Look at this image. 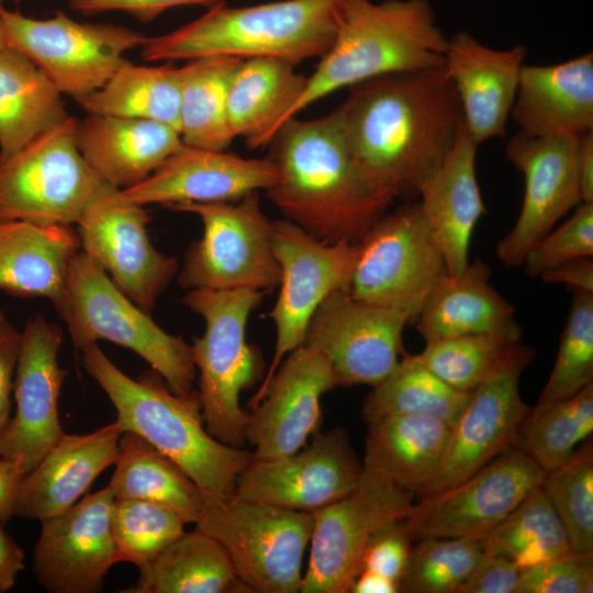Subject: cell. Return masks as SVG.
<instances>
[{
	"label": "cell",
	"instance_id": "cell-25",
	"mask_svg": "<svg viewBox=\"0 0 593 593\" xmlns=\"http://www.w3.org/2000/svg\"><path fill=\"white\" fill-rule=\"evenodd\" d=\"M525 57L522 45L495 49L468 32L449 38L444 68L456 90L465 128L475 144L505 136Z\"/></svg>",
	"mask_w": 593,
	"mask_h": 593
},
{
	"label": "cell",
	"instance_id": "cell-4",
	"mask_svg": "<svg viewBox=\"0 0 593 593\" xmlns=\"http://www.w3.org/2000/svg\"><path fill=\"white\" fill-rule=\"evenodd\" d=\"M448 41L427 0H340L334 40L278 128L343 88L444 67Z\"/></svg>",
	"mask_w": 593,
	"mask_h": 593
},
{
	"label": "cell",
	"instance_id": "cell-27",
	"mask_svg": "<svg viewBox=\"0 0 593 593\" xmlns=\"http://www.w3.org/2000/svg\"><path fill=\"white\" fill-rule=\"evenodd\" d=\"M511 116L538 137L593 131L592 52L555 65H524Z\"/></svg>",
	"mask_w": 593,
	"mask_h": 593
},
{
	"label": "cell",
	"instance_id": "cell-14",
	"mask_svg": "<svg viewBox=\"0 0 593 593\" xmlns=\"http://www.w3.org/2000/svg\"><path fill=\"white\" fill-rule=\"evenodd\" d=\"M271 243L280 269L279 295L268 313L276 345L255 394L264 390L286 356L303 344L320 304L335 291H348L359 253L358 243H324L286 219L272 221Z\"/></svg>",
	"mask_w": 593,
	"mask_h": 593
},
{
	"label": "cell",
	"instance_id": "cell-6",
	"mask_svg": "<svg viewBox=\"0 0 593 593\" xmlns=\"http://www.w3.org/2000/svg\"><path fill=\"white\" fill-rule=\"evenodd\" d=\"M266 291L193 289L182 303L204 320L203 334L193 340L191 356L199 372L198 396L206 430L215 439L243 448L249 412L240 406L242 391L262 380L264 361L247 343L250 313Z\"/></svg>",
	"mask_w": 593,
	"mask_h": 593
},
{
	"label": "cell",
	"instance_id": "cell-28",
	"mask_svg": "<svg viewBox=\"0 0 593 593\" xmlns=\"http://www.w3.org/2000/svg\"><path fill=\"white\" fill-rule=\"evenodd\" d=\"M478 146L462 125L448 156L417 194L424 220L451 275L468 266L470 239L485 213L475 170Z\"/></svg>",
	"mask_w": 593,
	"mask_h": 593
},
{
	"label": "cell",
	"instance_id": "cell-48",
	"mask_svg": "<svg viewBox=\"0 0 593 593\" xmlns=\"http://www.w3.org/2000/svg\"><path fill=\"white\" fill-rule=\"evenodd\" d=\"M593 552L569 550L522 569L515 593H592Z\"/></svg>",
	"mask_w": 593,
	"mask_h": 593
},
{
	"label": "cell",
	"instance_id": "cell-32",
	"mask_svg": "<svg viewBox=\"0 0 593 593\" xmlns=\"http://www.w3.org/2000/svg\"><path fill=\"white\" fill-rule=\"evenodd\" d=\"M306 76L278 58L243 59L227 89L226 113L234 136L249 149L268 145L286 113L304 90Z\"/></svg>",
	"mask_w": 593,
	"mask_h": 593
},
{
	"label": "cell",
	"instance_id": "cell-11",
	"mask_svg": "<svg viewBox=\"0 0 593 593\" xmlns=\"http://www.w3.org/2000/svg\"><path fill=\"white\" fill-rule=\"evenodd\" d=\"M4 43L27 57L61 94L75 100L100 89L147 36L130 27L79 22L59 11L34 19L0 0Z\"/></svg>",
	"mask_w": 593,
	"mask_h": 593
},
{
	"label": "cell",
	"instance_id": "cell-55",
	"mask_svg": "<svg viewBox=\"0 0 593 593\" xmlns=\"http://www.w3.org/2000/svg\"><path fill=\"white\" fill-rule=\"evenodd\" d=\"M24 569V551L0 525V593L9 591Z\"/></svg>",
	"mask_w": 593,
	"mask_h": 593
},
{
	"label": "cell",
	"instance_id": "cell-43",
	"mask_svg": "<svg viewBox=\"0 0 593 593\" xmlns=\"http://www.w3.org/2000/svg\"><path fill=\"white\" fill-rule=\"evenodd\" d=\"M540 488L559 516L571 548L593 552L592 437L564 465L546 473Z\"/></svg>",
	"mask_w": 593,
	"mask_h": 593
},
{
	"label": "cell",
	"instance_id": "cell-34",
	"mask_svg": "<svg viewBox=\"0 0 593 593\" xmlns=\"http://www.w3.org/2000/svg\"><path fill=\"white\" fill-rule=\"evenodd\" d=\"M70 115L61 93L27 57L0 48V158L22 149Z\"/></svg>",
	"mask_w": 593,
	"mask_h": 593
},
{
	"label": "cell",
	"instance_id": "cell-20",
	"mask_svg": "<svg viewBox=\"0 0 593 593\" xmlns=\"http://www.w3.org/2000/svg\"><path fill=\"white\" fill-rule=\"evenodd\" d=\"M61 344L59 325L41 314L26 321L13 384L15 413L0 434V457L19 459L25 474L65 435L58 414L67 376L58 362Z\"/></svg>",
	"mask_w": 593,
	"mask_h": 593
},
{
	"label": "cell",
	"instance_id": "cell-21",
	"mask_svg": "<svg viewBox=\"0 0 593 593\" xmlns=\"http://www.w3.org/2000/svg\"><path fill=\"white\" fill-rule=\"evenodd\" d=\"M116 191L96 203L77 224L81 250L150 314L178 273V261L152 244L147 232L150 215L145 206L116 200Z\"/></svg>",
	"mask_w": 593,
	"mask_h": 593
},
{
	"label": "cell",
	"instance_id": "cell-7",
	"mask_svg": "<svg viewBox=\"0 0 593 593\" xmlns=\"http://www.w3.org/2000/svg\"><path fill=\"white\" fill-rule=\"evenodd\" d=\"M55 310L76 348L111 342L146 360L175 393L194 391L191 346L164 331L82 250L68 267L64 296Z\"/></svg>",
	"mask_w": 593,
	"mask_h": 593
},
{
	"label": "cell",
	"instance_id": "cell-5",
	"mask_svg": "<svg viewBox=\"0 0 593 593\" xmlns=\"http://www.w3.org/2000/svg\"><path fill=\"white\" fill-rule=\"evenodd\" d=\"M340 0H282L231 8L219 2L198 19L141 46L146 61L209 56L271 57L294 66L322 57L337 26Z\"/></svg>",
	"mask_w": 593,
	"mask_h": 593
},
{
	"label": "cell",
	"instance_id": "cell-24",
	"mask_svg": "<svg viewBox=\"0 0 593 593\" xmlns=\"http://www.w3.org/2000/svg\"><path fill=\"white\" fill-rule=\"evenodd\" d=\"M278 178L273 163L182 144L148 178L118 190L115 199L142 206L236 201Z\"/></svg>",
	"mask_w": 593,
	"mask_h": 593
},
{
	"label": "cell",
	"instance_id": "cell-42",
	"mask_svg": "<svg viewBox=\"0 0 593 593\" xmlns=\"http://www.w3.org/2000/svg\"><path fill=\"white\" fill-rule=\"evenodd\" d=\"M418 540L412 547L399 593H457L484 555L481 538Z\"/></svg>",
	"mask_w": 593,
	"mask_h": 593
},
{
	"label": "cell",
	"instance_id": "cell-29",
	"mask_svg": "<svg viewBox=\"0 0 593 593\" xmlns=\"http://www.w3.org/2000/svg\"><path fill=\"white\" fill-rule=\"evenodd\" d=\"M182 144L176 128L156 121L93 113L77 121L85 160L119 190L148 178Z\"/></svg>",
	"mask_w": 593,
	"mask_h": 593
},
{
	"label": "cell",
	"instance_id": "cell-37",
	"mask_svg": "<svg viewBox=\"0 0 593 593\" xmlns=\"http://www.w3.org/2000/svg\"><path fill=\"white\" fill-rule=\"evenodd\" d=\"M75 101L87 113L156 121L179 132V67L125 59L100 89Z\"/></svg>",
	"mask_w": 593,
	"mask_h": 593
},
{
	"label": "cell",
	"instance_id": "cell-40",
	"mask_svg": "<svg viewBox=\"0 0 593 593\" xmlns=\"http://www.w3.org/2000/svg\"><path fill=\"white\" fill-rule=\"evenodd\" d=\"M592 433L593 383H590L570 398L530 407L512 447L548 473L564 465Z\"/></svg>",
	"mask_w": 593,
	"mask_h": 593
},
{
	"label": "cell",
	"instance_id": "cell-15",
	"mask_svg": "<svg viewBox=\"0 0 593 593\" xmlns=\"http://www.w3.org/2000/svg\"><path fill=\"white\" fill-rule=\"evenodd\" d=\"M535 354L534 348L521 342L513 344L472 391L451 427L438 467L417 492L415 501L462 482L512 447L515 434L530 410L522 399L519 380Z\"/></svg>",
	"mask_w": 593,
	"mask_h": 593
},
{
	"label": "cell",
	"instance_id": "cell-31",
	"mask_svg": "<svg viewBox=\"0 0 593 593\" xmlns=\"http://www.w3.org/2000/svg\"><path fill=\"white\" fill-rule=\"evenodd\" d=\"M81 250L72 226L0 219V290L20 298L41 296L56 307L68 267Z\"/></svg>",
	"mask_w": 593,
	"mask_h": 593
},
{
	"label": "cell",
	"instance_id": "cell-26",
	"mask_svg": "<svg viewBox=\"0 0 593 593\" xmlns=\"http://www.w3.org/2000/svg\"><path fill=\"white\" fill-rule=\"evenodd\" d=\"M123 432L115 421L88 434L65 433L24 475L14 515L43 522L75 505L97 477L115 463Z\"/></svg>",
	"mask_w": 593,
	"mask_h": 593
},
{
	"label": "cell",
	"instance_id": "cell-2",
	"mask_svg": "<svg viewBox=\"0 0 593 593\" xmlns=\"http://www.w3.org/2000/svg\"><path fill=\"white\" fill-rule=\"evenodd\" d=\"M278 178L265 190L283 219L324 243H358L394 200L357 170L336 111L286 121L268 143Z\"/></svg>",
	"mask_w": 593,
	"mask_h": 593
},
{
	"label": "cell",
	"instance_id": "cell-57",
	"mask_svg": "<svg viewBox=\"0 0 593 593\" xmlns=\"http://www.w3.org/2000/svg\"><path fill=\"white\" fill-rule=\"evenodd\" d=\"M350 593H399V585L371 571H360L356 577Z\"/></svg>",
	"mask_w": 593,
	"mask_h": 593
},
{
	"label": "cell",
	"instance_id": "cell-38",
	"mask_svg": "<svg viewBox=\"0 0 593 593\" xmlns=\"http://www.w3.org/2000/svg\"><path fill=\"white\" fill-rule=\"evenodd\" d=\"M242 60L209 56L188 60L179 67V133L183 144L226 150L233 142L226 99L231 76Z\"/></svg>",
	"mask_w": 593,
	"mask_h": 593
},
{
	"label": "cell",
	"instance_id": "cell-30",
	"mask_svg": "<svg viewBox=\"0 0 593 593\" xmlns=\"http://www.w3.org/2000/svg\"><path fill=\"white\" fill-rule=\"evenodd\" d=\"M490 267L477 260L437 281L415 320L425 342L471 334L522 339L515 310L490 283Z\"/></svg>",
	"mask_w": 593,
	"mask_h": 593
},
{
	"label": "cell",
	"instance_id": "cell-47",
	"mask_svg": "<svg viewBox=\"0 0 593 593\" xmlns=\"http://www.w3.org/2000/svg\"><path fill=\"white\" fill-rule=\"evenodd\" d=\"M592 256L593 203H580L571 217L526 251L521 266L529 278H539L567 261Z\"/></svg>",
	"mask_w": 593,
	"mask_h": 593
},
{
	"label": "cell",
	"instance_id": "cell-23",
	"mask_svg": "<svg viewBox=\"0 0 593 593\" xmlns=\"http://www.w3.org/2000/svg\"><path fill=\"white\" fill-rule=\"evenodd\" d=\"M114 501L105 486L85 495L64 513L41 522L33 569L46 591H102L107 572L118 563L111 523Z\"/></svg>",
	"mask_w": 593,
	"mask_h": 593
},
{
	"label": "cell",
	"instance_id": "cell-16",
	"mask_svg": "<svg viewBox=\"0 0 593 593\" xmlns=\"http://www.w3.org/2000/svg\"><path fill=\"white\" fill-rule=\"evenodd\" d=\"M410 322L398 310L331 293L313 314L303 344L328 362L336 387L378 385L398 366Z\"/></svg>",
	"mask_w": 593,
	"mask_h": 593
},
{
	"label": "cell",
	"instance_id": "cell-8",
	"mask_svg": "<svg viewBox=\"0 0 593 593\" xmlns=\"http://www.w3.org/2000/svg\"><path fill=\"white\" fill-rule=\"evenodd\" d=\"M69 116L10 157L0 158V219L77 225L101 199L119 190L85 160Z\"/></svg>",
	"mask_w": 593,
	"mask_h": 593
},
{
	"label": "cell",
	"instance_id": "cell-56",
	"mask_svg": "<svg viewBox=\"0 0 593 593\" xmlns=\"http://www.w3.org/2000/svg\"><path fill=\"white\" fill-rule=\"evenodd\" d=\"M578 178L582 203H593V131L581 136Z\"/></svg>",
	"mask_w": 593,
	"mask_h": 593
},
{
	"label": "cell",
	"instance_id": "cell-1",
	"mask_svg": "<svg viewBox=\"0 0 593 593\" xmlns=\"http://www.w3.org/2000/svg\"><path fill=\"white\" fill-rule=\"evenodd\" d=\"M349 89L335 111L357 170L393 200L417 198L463 125L445 68L385 75Z\"/></svg>",
	"mask_w": 593,
	"mask_h": 593
},
{
	"label": "cell",
	"instance_id": "cell-41",
	"mask_svg": "<svg viewBox=\"0 0 593 593\" xmlns=\"http://www.w3.org/2000/svg\"><path fill=\"white\" fill-rule=\"evenodd\" d=\"M481 540L485 552L504 556L522 569L572 549L564 527L540 485Z\"/></svg>",
	"mask_w": 593,
	"mask_h": 593
},
{
	"label": "cell",
	"instance_id": "cell-35",
	"mask_svg": "<svg viewBox=\"0 0 593 593\" xmlns=\"http://www.w3.org/2000/svg\"><path fill=\"white\" fill-rule=\"evenodd\" d=\"M126 593H250L223 547L195 528L182 533L142 566Z\"/></svg>",
	"mask_w": 593,
	"mask_h": 593
},
{
	"label": "cell",
	"instance_id": "cell-33",
	"mask_svg": "<svg viewBox=\"0 0 593 593\" xmlns=\"http://www.w3.org/2000/svg\"><path fill=\"white\" fill-rule=\"evenodd\" d=\"M451 427L423 415H391L368 425L362 467L414 495L428 482L446 449Z\"/></svg>",
	"mask_w": 593,
	"mask_h": 593
},
{
	"label": "cell",
	"instance_id": "cell-12",
	"mask_svg": "<svg viewBox=\"0 0 593 593\" xmlns=\"http://www.w3.org/2000/svg\"><path fill=\"white\" fill-rule=\"evenodd\" d=\"M349 294L416 320L437 281L447 272L444 256L417 201L383 214L358 242Z\"/></svg>",
	"mask_w": 593,
	"mask_h": 593
},
{
	"label": "cell",
	"instance_id": "cell-19",
	"mask_svg": "<svg viewBox=\"0 0 593 593\" xmlns=\"http://www.w3.org/2000/svg\"><path fill=\"white\" fill-rule=\"evenodd\" d=\"M581 136L538 137L518 131L506 145L507 159L524 176V197L511 231L495 253L518 267L526 251L581 202L578 154Z\"/></svg>",
	"mask_w": 593,
	"mask_h": 593
},
{
	"label": "cell",
	"instance_id": "cell-52",
	"mask_svg": "<svg viewBox=\"0 0 593 593\" xmlns=\"http://www.w3.org/2000/svg\"><path fill=\"white\" fill-rule=\"evenodd\" d=\"M19 331L0 309V434L10 419L11 395L21 350Z\"/></svg>",
	"mask_w": 593,
	"mask_h": 593
},
{
	"label": "cell",
	"instance_id": "cell-36",
	"mask_svg": "<svg viewBox=\"0 0 593 593\" xmlns=\"http://www.w3.org/2000/svg\"><path fill=\"white\" fill-rule=\"evenodd\" d=\"M113 475L107 485L115 500L163 504L195 524L205 504L199 486L171 459L137 434L124 430Z\"/></svg>",
	"mask_w": 593,
	"mask_h": 593
},
{
	"label": "cell",
	"instance_id": "cell-44",
	"mask_svg": "<svg viewBox=\"0 0 593 593\" xmlns=\"http://www.w3.org/2000/svg\"><path fill=\"white\" fill-rule=\"evenodd\" d=\"M515 343L499 334L451 336L426 342L416 357L452 389L472 392Z\"/></svg>",
	"mask_w": 593,
	"mask_h": 593
},
{
	"label": "cell",
	"instance_id": "cell-54",
	"mask_svg": "<svg viewBox=\"0 0 593 593\" xmlns=\"http://www.w3.org/2000/svg\"><path fill=\"white\" fill-rule=\"evenodd\" d=\"M24 475L25 471L19 459L0 457V525L15 513Z\"/></svg>",
	"mask_w": 593,
	"mask_h": 593
},
{
	"label": "cell",
	"instance_id": "cell-9",
	"mask_svg": "<svg viewBox=\"0 0 593 593\" xmlns=\"http://www.w3.org/2000/svg\"><path fill=\"white\" fill-rule=\"evenodd\" d=\"M195 528L227 553L250 593H299L313 515L259 502L205 500Z\"/></svg>",
	"mask_w": 593,
	"mask_h": 593
},
{
	"label": "cell",
	"instance_id": "cell-49",
	"mask_svg": "<svg viewBox=\"0 0 593 593\" xmlns=\"http://www.w3.org/2000/svg\"><path fill=\"white\" fill-rule=\"evenodd\" d=\"M412 540L404 518L383 525L368 541L360 571L378 573L399 585L409 562Z\"/></svg>",
	"mask_w": 593,
	"mask_h": 593
},
{
	"label": "cell",
	"instance_id": "cell-13",
	"mask_svg": "<svg viewBox=\"0 0 593 593\" xmlns=\"http://www.w3.org/2000/svg\"><path fill=\"white\" fill-rule=\"evenodd\" d=\"M414 502L412 492L363 468L349 495L312 513L310 559L300 592L348 593L372 535L383 525L405 518Z\"/></svg>",
	"mask_w": 593,
	"mask_h": 593
},
{
	"label": "cell",
	"instance_id": "cell-45",
	"mask_svg": "<svg viewBox=\"0 0 593 593\" xmlns=\"http://www.w3.org/2000/svg\"><path fill=\"white\" fill-rule=\"evenodd\" d=\"M111 523L118 562L138 568L184 533L187 524L174 510L138 499L115 500Z\"/></svg>",
	"mask_w": 593,
	"mask_h": 593
},
{
	"label": "cell",
	"instance_id": "cell-22",
	"mask_svg": "<svg viewBox=\"0 0 593 593\" xmlns=\"http://www.w3.org/2000/svg\"><path fill=\"white\" fill-rule=\"evenodd\" d=\"M335 387L328 362L316 350L301 345L287 355L264 390L248 401L251 460L277 459L302 448L318 432L321 398Z\"/></svg>",
	"mask_w": 593,
	"mask_h": 593
},
{
	"label": "cell",
	"instance_id": "cell-3",
	"mask_svg": "<svg viewBox=\"0 0 593 593\" xmlns=\"http://www.w3.org/2000/svg\"><path fill=\"white\" fill-rule=\"evenodd\" d=\"M81 351L85 369L112 402L123 430L137 434L178 465L205 500L235 499L236 480L251 462V451L210 435L197 391L177 394L161 377L134 380L97 343Z\"/></svg>",
	"mask_w": 593,
	"mask_h": 593
},
{
	"label": "cell",
	"instance_id": "cell-58",
	"mask_svg": "<svg viewBox=\"0 0 593 593\" xmlns=\"http://www.w3.org/2000/svg\"><path fill=\"white\" fill-rule=\"evenodd\" d=\"M5 43H4V36H3V30H2V26H1V23H0V48L2 46H4Z\"/></svg>",
	"mask_w": 593,
	"mask_h": 593
},
{
	"label": "cell",
	"instance_id": "cell-46",
	"mask_svg": "<svg viewBox=\"0 0 593 593\" xmlns=\"http://www.w3.org/2000/svg\"><path fill=\"white\" fill-rule=\"evenodd\" d=\"M572 292L556 361L537 403L570 398L593 383V292Z\"/></svg>",
	"mask_w": 593,
	"mask_h": 593
},
{
	"label": "cell",
	"instance_id": "cell-39",
	"mask_svg": "<svg viewBox=\"0 0 593 593\" xmlns=\"http://www.w3.org/2000/svg\"><path fill=\"white\" fill-rule=\"evenodd\" d=\"M471 394L446 384L416 355L404 354L395 369L365 399L361 417L369 425L391 415H423L452 427Z\"/></svg>",
	"mask_w": 593,
	"mask_h": 593
},
{
	"label": "cell",
	"instance_id": "cell-17",
	"mask_svg": "<svg viewBox=\"0 0 593 593\" xmlns=\"http://www.w3.org/2000/svg\"><path fill=\"white\" fill-rule=\"evenodd\" d=\"M545 474L511 447L462 482L415 501L405 526L412 539L483 538L541 484Z\"/></svg>",
	"mask_w": 593,
	"mask_h": 593
},
{
	"label": "cell",
	"instance_id": "cell-10",
	"mask_svg": "<svg viewBox=\"0 0 593 593\" xmlns=\"http://www.w3.org/2000/svg\"><path fill=\"white\" fill-rule=\"evenodd\" d=\"M169 209L193 213L203 224L202 237L189 246L178 270L183 289L269 292L279 286L272 221L264 213L258 192L232 202L182 203Z\"/></svg>",
	"mask_w": 593,
	"mask_h": 593
},
{
	"label": "cell",
	"instance_id": "cell-53",
	"mask_svg": "<svg viewBox=\"0 0 593 593\" xmlns=\"http://www.w3.org/2000/svg\"><path fill=\"white\" fill-rule=\"evenodd\" d=\"M539 279L548 283H563L572 290L593 292V259L582 257L567 261L546 271Z\"/></svg>",
	"mask_w": 593,
	"mask_h": 593
},
{
	"label": "cell",
	"instance_id": "cell-18",
	"mask_svg": "<svg viewBox=\"0 0 593 593\" xmlns=\"http://www.w3.org/2000/svg\"><path fill=\"white\" fill-rule=\"evenodd\" d=\"M312 437L291 455L251 460L236 480L235 499L314 513L349 495L363 468L348 434L334 428Z\"/></svg>",
	"mask_w": 593,
	"mask_h": 593
},
{
	"label": "cell",
	"instance_id": "cell-51",
	"mask_svg": "<svg viewBox=\"0 0 593 593\" xmlns=\"http://www.w3.org/2000/svg\"><path fill=\"white\" fill-rule=\"evenodd\" d=\"M219 2L221 0H69V7L86 15L124 11L147 23L170 8L194 4L212 7Z\"/></svg>",
	"mask_w": 593,
	"mask_h": 593
},
{
	"label": "cell",
	"instance_id": "cell-50",
	"mask_svg": "<svg viewBox=\"0 0 593 593\" xmlns=\"http://www.w3.org/2000/svg\"><path fill=\"white\" fill-rule=\"evenodd\" d=\"M522 568L508 558L484 551L457 593H515Z\"/></svg>",
	"mask_w": 593,
	"mask_h": 593
},
{
	"label": "cell",
	"instance_id": "cell-59",
	"mask_svg": "<svg viewBox=\"0 0 593 593\" xmlns=\"http://www.w3.org/2000/svg\"><path fill=\"white\" fill-rule=\"evenodd\" d=\"M9 1H12V2H14V3H20V2L23 1V0H9Z\"/></svg>",
	"mask_w": 593,
	"mask_h": 593
}]
</instances>
